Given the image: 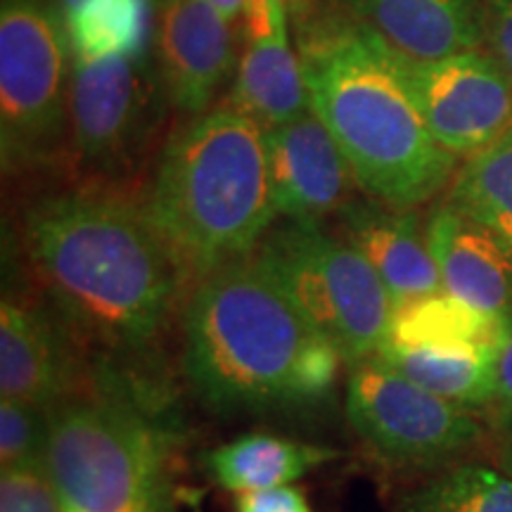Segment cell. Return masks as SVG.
Listing matches in <instances>:
<instances>
[{
    "mask_svg": "<svg viewBox=\"0 0 512 512\" xmlns=\"http://www.w3.org/2000/svg\"><path fill=\"white\" fill-rule=\"evenodd\" d=\"M403 512H512V477L501 467L456 463L418 486Z\"/></svg>",
    "mask_w": 512,
    "mask_h": 512,
    "instance_id": "obj_23",
    "label": "cell"
},
{
    "mask_svg": "<svg viewBox=\"0 0 512 512\" xmlns=\"http://www.w3.org/2000/svg\"><path fill=\"white\" fill-rule=\"evenodd\" d=\"M330 10L411 60H441L484 43L482 0H330Z\"/></svg>",
    "mask_w": 512,
    "mask_h": 512,
    "instance_id": "obj_16",
    "label": "cell"
},
{
    "mask_svg": "<svg viewBox=\"0 0 512 512\" xmlns=\"http://www.w3.org/2000/svg\"><path fill=\"white\" fill-rule=\"evenodd\" d=\"M0 512H64V508L43 465H24L0 475Z\"/></svg>",
    "mask_w": 512,
    "mask_h": 512,
    "instance_id": "obj_26",
    "label": "cell"
},
{
    "mask_svg": "<svg viewBox=\"0 0 512 512\" xmlns=\"http://www.w3.org/2000/svg\"><path fill=\"white\" fill-rule=\"evenodd\" d=\"M155 0H81L67 10V31L76 57H140L150 53Z\"/></svg>",
    "mask_w": 512,
    "mask_h": 512,
    "instance_id": "obj_22",
    "label": "cell"
},
{
    "mask_svg": "<svg viewBox=\"0 0 512 512\" xmlns=\"http://www.w3.org/2000/svg\"><path fill=\"white\" fill-rule=\"evenodd\" d=\"M337 458L339 451L332 446L252 432L209 448L200 463L219 489L242 496L290 486Z\"/></svg>",
    "mask_w": 512,
    "mask_h": 512,
    "instance_id": "obj_18",
    "label": "cell"
},
{
    "mask_svg": "<svg viewBox=\"0 0 512 512\" xmlns=\"http://www.w3.org/2000/svg\"><path fill=\"white\" fill-rule=\"evenodd\" d=\"M143 207L197 280L245 259L278 221L266 131L221 105L169 138Z\"/></svg>",
    "mask_w": 512,
    "mask_h": 512,
    "instance_id": "obj_4",
    "label": "cell"
},
{
    "mask_svg": "<svg viewBox=\"0 0 512 512\" xmlns=\"http://www.w3.org/2000/svg\"><path fill=\"white\" fill-rule=\"evenodd\" d=\"M60 3H62V8H64V12H67V10H72L76 3H81V0H60Z\"/></svg>",
    "mask_w": 512,
    "mask_h": 512,
    "instance_id": "obj_32",
    "label": "cell"
},
{
    "mask_svg": "<svg viewBox=\"0 0 512 512\" xmlns=\"http://www.w3.org/2000/svg\"><path fill=\"white\" fill-rule=\"evenodd\" d=\"M143 512H171V505H169V491L162 498H157L155 503L150 505V508H145Z\"/></svg>",
    "mask_w": 512,
    "mask_h": 512,
    "instance_id": "obj_31",
    "label": "cell"
},
{
    "mask_svg": "<svg viewBox=\"0 0 512 512\" xmlns=\"http://www.w3.org/2000/svg\"><path fill=\"white\" fill-rule=\"evenodd\" d=\"M441 287L498 320L512 316V254L489 230L441 204L427 223Z\"/></svg>",
    "mask_w": 512,
    "mask_h": 512,
    "instance_id": "obj_17",
    "label": "cell"
},
{
    "mask_svg": "<svg viewBox=\"0 0 512 512\" xmlns=\"http://www.w3.org/2000/svg\"><path fill=\"white\" fill-rule=\"evenodd\" d=\"M342 235L380 275L394 309L444 290L427 228L413 209H394L373 197H351L335 214Z\"/></svg>",
    "mask_w": 512,
    "mask_h": 512,
    "instance_id": "obj_15",
    "label": "cell"
},
{
    "mask_svg": "<svg viewBox=\"0 0 512 512\" xmlns=\"http://www.w3.org/2000/svg\"><path fill=\"white\" fill-rule=\"evenodd\" d=\"M22 245L53 309L93 347L140 354L174 316L185 268L143 204L119 192L38 197L22 214Z\"/></svg>",
    "mask_w": 512,
    "mask_h": 512,
    "instance_id": "obj_1",
    "label": "cell"
},
{
    "mask_svg": "<svg viewBox=\"0 0 512 512\" xmlns=\"http://www.w3.org/2000/svg\"><path fill=\"white\" fill-rule=\"evenodd\" d=\"M254 259L349 366L382 349L394 302L373 266L323 223L275 221Z\"/></svg>",
    "mask_w": 512,
    "mask_h": 512,
    "instance_id": "obj_6",
    "label": "cell"
},
{
    "mask_svg": "<svg viewBox=\"0 0 512 512\" xmlns=\"http://www.w3.org/2000/svg\"><path fill=\"white\" fill-rule=\"evenodd\" d=\"M396 57L432 136L451 155H475L512 126V79L491 53L411 60L396 50Z\"/></svg>",
    "mask_w": 512,
    "mask_h": 512,
    "instance_id": "obj_10",
    "label": "cell"
},
{
    "mask_svg": "<svg viewBox=\"0 0 512 512\" xmlns=\"http://www.w3.org/2000/svg\"><path fill=\"white\" fill-rule=\"evenodd\" d=\"M152 60L169 107L202 117L233 74L235 24L211 0H162Z\"/></svg>",
    "mask_w": 512,
    "mask_h": 512,
    "instance_id": "obj_11",
    "label": "cell"
},
{
    "mask_svg": "<svg viewBox=\"0 0 512 512\" xmlns=\"http://www.w3.org/2000/svg\"><path fill=\"white\" fill-rule=\"evenodd\" d=\"M501 337L503 320L441 290L394 309L389 337L384 344H396V347H501Z\"/></svg>",
    "mask_w": 512,
    "mask_h": 512,
    "instance_id": "obj_20",
    "label": "cell"
},
{
    "mask_svg": "<svg viewBox=\"0 0 512 512\" xmlns=\"http://www.w3.org/2000/svg\"><path fill=\"white\" fill-rule=\"evenodd\" d=\"M240 24L245 50L228 105L273 131L311 110L299 50L290 43V17L280 0H247Z\"/></svg>",
    "mask_w": 512,
    "mask_h": 512,
    "instance_id": "obj_14",
    "label": "cell"
},
{
    "mask_svg": "<svg viewBox=\"0 0 512 512\" xmlns=\"http://www.w3.org/2000/svg\"><path fill=\"white\" fill-rule=\"evenodd\" d=\"M484 418L498 467L512 477V316L503 320V337L496 361V387Z\"/></svg>",
    "mask_w": 512,
    "mask_h": 512,
    "instance_id": "obj_25",
    "label": "cell"
},
{
    "mask_svg": "<svg viewBox=\"0 0 512 512\" xmlns=\"http://www.w3.org/2000/svg\"><path fill=\"white\" fill-rule=\"evenodd\" d=\"M159 3H162V0H155V5H159Z\"/></svg>",
    "mask_w": 512,
    "mask_h": 512,
    "instance_id": "obj_33",
    "label": "cell"
},
{
    "mask_svg": "<svg viewBox=\"0 0 512 512\" xmlns=\"http://www.w3.org/2000/svg\"><path fill=\"white\" fill-rule=\"evenodd\" d=\"M347 418L377 458L408 470L456 465L484 437L479 415L427 392L377 356L351 366Z\"/></svg>",
    "mask_w": 512,
    "mask_h": 512,
    "instance_id": "obj_8",
    "label": "cell"
},
{
    "mask_svg": "<svg viewBox=\"0 0 512 512\" xmlns=\"http://www.w3.org/2000/svg\"><path fill=\"white\" fill-rule=\"evenodd\" d=\"M482 34L512 79V0H482Z\"/></svg>",
    "mask_w": 512,
    "mask_h": 512,
    "instance_id": "obj_27",
    "label": "cell"
},
{
    "mask_svg": "<svg viewBox=\"0 0 512 512\" xmlns=\"http://www.w3.org/2000/svg\"><path fill=\"white\" fill-rule=\"evenodd\" d=\"M446 204L489 230L512 254V126L494 143L465 157Z\"/></svg>",
    "mask_w": 512,
    "mask_h": 512,
    "instance_id": "obj_21",
    "label": "cell"
},
{
    "mask_svg": "<svg viewBox=\"0 0 512 512\" xmlns=\"http://www.w3.org/2000/svg\"><path fill=\"white\" fill-rule=\"evenodd\" d=\"M76 337L55 309L15 292L0 306V399L53 411L81 387Z\"/></svg>",
    "mask_w": 512,
    "mask_h": 512,
    "instance_id": "obj_12",
    "label": "cell"
},
{
    "mask_svg": "<svg viewBox=\"0 0 512 512\" xmlns=\"http://www.w3.org/2000/svg\"><path fill=\"white\" fill-rule=\"evenodd\" d=\"M344 363L254 254L202 275L185 304L183 375L216 415L318 406Z\"/></svg>",
    "mask_w": 512,
    "mask_h": 512,
    "instance_id": "obj_2",
    "label": "cell"
},
{
    "mask_svg": "<svg viewBox=\"0 0 512 512\" xmlns=\"http://www.w3.org/2000/svg\"><path fill=\"white\" fill-rule=\"evenodd\" d=\"M266 150L280 221L325 223L361 192L347 157L313 110L266 131Z\"/></svg>",
    "mask_w": 512,
    "mask_h": 512,
    "instance_id": "obj_13",
    "label": "cell"
},
{
    "mask_svg": "<svg viewBox=\"0 0 512 512\" xmlns=\"http://www.w3.org/2000/svg\"><path fill=\"white\" fill-rule=\"evenodd\" d=\"M290 17V27L294 34L309 29L318 19H323L330 12V0H280Z\"/></svg>",
    "mask_w": 512,
    "mask_h": 512,
    "instance_id": "obj_29",
    "label": "cell"
},
{
    "mask_svg": "<svg viewBox=\"0 0 512 512\" xmlns=\"http://www.w3.org/2000/svg\"><path fill=\"white\" fill-rule=\"evenodd\" d=\"M164 427L105 384L48 411L43 470L64 512H143L166 494Z\"/></svg>",
    "mask_w": 512,
    "mask_h": 512,
    "instance_id": "obj_5",
    "label": "cell"
},
{
    "mask_svg": "<svg viewBox=\"0 0 512 512\" xmlns=\"http://www.w3.org/2000/svg\"><path fill=\"white\" fill-rule=\"evenodd\" d=\"M427 392L484 415L496 387L498 347H396L375 354Z\"/></svg>",
    "mask_w": 512,
    "mask_h": 512,
    "instance_id": "obj_19",
    "label": "cell"
},
{
    "mask_svg": "<svg viewBox=\"0 0 512 512\" xmlns=\"http://www.w3.org/2000/svg\"><path fill=\"white\" fill-rule=\"evenodd\" d=\"M233 512H313L309 498L299 486H278V489L256 491L235 498Z\"/></svg>",
    "mask_w": 512,
    "mask_h": 512,
    "instance_id": "obj_28",
    "label": "cell"
},
{
    "mask_svg": "<svg viewBox=\"0 0 512 512\" xmlns=\"http://www.w3.org/2000/svg\"><path fill=\"white\" fill-rule=\"evenodd\" d=\"M211 5H214V8L219 10L230 24H235V27H238V24L242 22V15H245L247 0H211Z\"/></svg>",
    "mask_w": 512,
    "mask_h": 512,
    "instance_id": "obj_30",
    "label": "cell"
},
{
    "mask_svg": "<svg viewBox=\"0 0 512 512\" xmlns=\"http://www.w3.org/2000/svg\"><path fill=\"white\" fill-rule=\"evenodd\" d=\"M169 105L152 55L86 60L74 55L67 152L88 176L131 174L150 152Z\"/></svg>",
    "mask_w": 512,
    "mask_h": 512,
    "instance_id": "obj_9",
    "label": "cell"
},
{
    "mask_svg": "<svg viewBox=\"0 0 512 512\" xmlns=\"http://www.w3.org/2000/svg\"><path fill=\"white\" fill-rule=\"evenodd\" d=\"M74 50L60 0H3L0 159L5 174L53 162L69 143Z\"/></svg>",
    "mask_w": 512,
    "mask_h": 512,
    "instance_id": "obj_7",
    "label": "cell"
},
{
    "mask_svg": "<svg viewBox=\"0 0 512 512\" xmlns=\"http://www.w3.org/2000/svg\"><path fill=\"white\" fill-rule=\"evenodd\" d=\"M48 413L29 403L0 399V465L3 470L41 465Z\"/></svg>",
    "mask_w": 512,
    "mask_h": 512,
    "instance_id": "obj_24",
    "label": "cell"
},
{
    "mask_svg": "<svg viewBox=\"0 0 512 512\" xmlns=\"http://www.w3.org/2000/svg\"><path fill=\"white\" fill-rule=\"evenodd\" d=\"M297 50L311 110L344 152L363 195L415 209L453 181L458 157L432 136L387 41L330 10L299 31Z\"/></svg>",
    "mask_w": 512,
    "mask_h": 512,
    "instance_id": "obj_3",
    "label": "cell"
}]
</instances>
